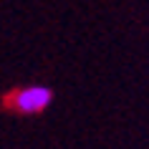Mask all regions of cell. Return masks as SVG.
<instances>
[{"label":"cell","instance_id":"1","mask_svg":"<svg viewBox=\"0 0 149 149\" xmlns=\"http://www.w3.org/2000/svg\"><path fill=\"white\" fill-rule=\"evenodd\" d=\"M13 104H15L18 111L23 114H38L51 104V91L46 86H28L20 88L15 96H13Z\"/></svg>","mask_w":149,"mask_h":149}]
</instances>
